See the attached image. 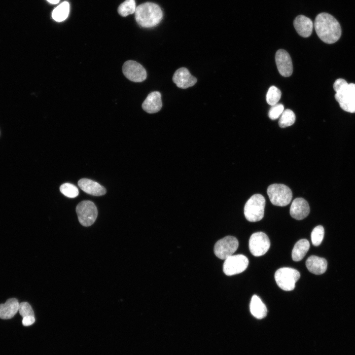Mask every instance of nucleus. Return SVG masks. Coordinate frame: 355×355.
<instances>
[{
  "label": "nucleus",
  "instance_id": "obj_18",
  "mask_svg": "<svg viewBox=\"0 0 355 355\" xmlns=\"http://www.w3.org/2000/svg\"><path fill=\"white\" fill-rule=\"evenodd\" d=\"M306 266L311 273L316 275H321L326 271L327 262L324 258L312 255L307 259Z\"/></svg>",
  "mask_w": 355,
  "mask_h": 355
},
{
  "label": "nucleus",
  "instance_id": "obj_12",
  "mask_svg": "<svg viewBox=\"0 0 355 355\" xmlns=\"http://www.w3.org/2000/svg\"><path fill=\"white\" fill-rule=\"evenodd\" d=\"M275 61L280 74L284 77L290 76L293 72V66L288 53L284 49L278 50L275 55Z\"/></svg>",
  "mask_w": 355,
  "mask_h": 355
},
{
  "label": "nucleus",
  "instance_id": "obj_31",
  "mask_svg": "<svg viewBox=\"0 0 355 355\" xmlns=\"http://www.w3.org/2000/svg\"><path fill=\"white\" fill-rule=\"evenodd\" d=\"M49 3L52 4H56L59 2L60 0H46Z\"/></svg>",
  "mask_w": 355,
  "mask_h": 355
},
{
  "label": "nucleus",
  "instance_id": "obj_15",
  "mask_svg": "<svg viewBox=\"0 0 355 355\" xmlns=\"http://www.w3.org/2000/svg\"><path fill=\"white\" fill-rule=\"evenodd\" d=\"M293 26L299 35L308 37L312 33L314 24L312 20L303 15H298L293 21Z\"/></svg>",
  "mask_w": 355,
  "mask_h": 355
},
{
  "label": "nucleus",
  "instance_id": "obj_11",
  "mask_svg": "<svg viewBox=\"0 0 355 355\" xmlns=\"http://www.w3.org/2000/svg\"><path fill=\"white\" fill-rule=\"evenodd\" d=\"M122 71L127 79L134 82H142L147 77L145 69L140 63L133 60H128L124 63Z\"/></svg>",
  "mask_w": 355,
  "mask_h": 355
},
{
  "label": "nucleus",
  "instance_id": "obj_9",
  "mask_svg": "<svg viewBox=\"0 0 355 355\" xmlns=\"http://www.w3.org/2000/svg\"><path fill=\"white\" fill-rule=\"evenodd\" d=\"M248 265V259L243 254L232 255L224 260L223 271L227 276H232L244 271Z\"/></svg>",
  "mask_w": 355,
  "mask_h": 355
},
{
  "label": "nucleus",
  "instance_id": "obj_27",
  "mask_svg": "<svg viewBox=\"0 0 355 355\" xmlns=\"http://www.w3.org/2000/svg\"><path fill=\"white\" fill-rule=\"evenodd\" d=\"M60 190L63 195L69 198L76 197L79 193L78 188L75 185L69 183L62 184Z\"/></svg>",
  "mask_w": 355,
  "mask_h": 355
},
{
  "label": "nucleus",
  "instance_id": "obj_26",
  "mask_svg": "<svg viewBox=\"0 0 355 355\" xmlns=\"http://www.w3.org/2000/svg\"><path fill=\"white\" fill-rule=\"evenodd\" d=\"M324 234V230L321 225L315 227L311 233V241L315 246H319L322 241Z\"/></svg>",
  "mask_w": 355,
  "mask_h": 355
},
{
  "label": "nucleus",
  "instance_id": "obj_28",
  "mask_svg": "<svg viewBox=\"0 0 355 355\" xmlns=\"http://www.w3.org/2000/svg\"><path fill=\"white\" fill-rule=\"evenodd\" d=\"M284 110V106L282 104H277L272 106L268 112V116L272 120L278 118Z\"/></svg>",
  "mask_w": 355,
  "mask_h": 355
},
{
  "label": "nucleus",
  "instance_id": "obj_22",
  "mask_svg": "<svg viewBox=\"0 0 355 355\" xmlns=\"http://www.w3.org/2000/svg\"><path fill=\"white\" fill-rule=\"evenodd\" d=\"M70 5L68 1H64L56 7L53 11L52 17L57 22L64 21L68 16Z\"/></svg>",
  "mask_w": 355,
  "mask_h": 355
},
{
  "label": "nucleus",
  "instance_id": "obj_17",
  "mask_svg": "<svg viewBox=\"0 0 355 355\" xmlns=\"http://www.w3.org/2000/svg\"><path fill=\"white\" fill-rule=\"evenodd\" d=\"M78 185L83 191L92 195L102 196L106 193L104 187L89 179H80L78 182Z\"/></svg>",
  "mask_w": 355,
  "mask_h": 355
},
{
  "label": "nucleus",
  "instance_id": "obj_13",
  "mask_svg": "<svg viewBox=\"0 0 355 355\" xmlns=\"http://www.w3.org/2000/svg\"><path fill=\"white\" fill-rule=\"evenodd\" d=\"M173 81L178 88L186 89L195 85L197 79L190 74L187 69L182 67L175 71Z\"/></svg>",
  "mask_w": 355,
  "mask_h": 355
},
{
  "label": "nucleus",
  "instance_id": "obj_30",
  "mask_svg": "<svg viewBox=\"0 0 355 355\" xmlns=\"http://www.w3.org/2000/svg\"><path fill=\"white\" fill-rule=\"evenodd\" d=\"M34 316H26L23 318L22 324L25 326H30L35 322Z\"/></svg>",
  "mask_w": 355,
  "mask_h": 355
},
{
  "label": "nucleus",
  "instance_id": "obj_8",
  "mask_svg": "<svg viewBox=\"0 0 355 355\" xmlns=\"http://www.w3.org/2000/svg\"><path fill=\"white\" fill-rule=\"evenodd\" d=\"M238 246L239 242L237 238L232 236H227L216 242L213 251L218 258L225 260L233 255Z\"/></svg>",
  "mask_w": 355,
  "mask_h": 355
},
{
  "label": "nucleus",
  "instance_id": "obj_4",
  "mask_svg": "<svg viewBox=\"0 0 355 355\" xmlns=\"http://www.w3.org/2000/svg\"><path fill=\"white\" fill-rule=\"evenodd\" d=\"M265 206V199L261 194L253 195L247 201L244 207L246 218L250 222L260 221L264 216Z\"/></svg>",
  "mask_w": 355,
  "mask_h": 355
},
{
  "label": "nucleus",
  "instance_id": "obj_14",
  "mask_svg": "<svg viewBox=\"0 0 355 355\" xmlns=\"http://www.w3.org/2000/svg\"><path fill=\"white\" fill-rule=\"evenodd\" d=\"M310 213V207L307 201L302 198L295 199L290 208V215L295 219L302 220Z\"/></svg>",
  "mask_w": 355,
  "mask_h": 355
},
{
  "label": "nucleus",
  "instance_id": "obj_3",
  "mask_svg": "<svg viewBox=\"0 0 355 355\" xmlns=\"http://www.w3.org/2000/svg\"><path fill=\"white\" fill-rule=\"evenodd\" d=\"M333 88L335 98L341 108L348 112L355 113V84L338 78L334 83Z\"/></svg>",
  "mask_w": 355,
  "mask_h": 355
},
{
  "label": "nucleus",
  "instance_id": "obj_16",
  "mask_svg": "<svg viewBox=\"0 0 355 355\" xmlns=\"http://www.w3.org/2000/svg\"><path fill=\"white\" fill-rule=\"evenodd\" d=\"M142 109L148 113L158 112L162 108L161 94L158 91L149 93L142 104Z\"/></svg>",
  "mask_w": 355,
  "mask_h": 355
},
{
  "label": "nucleus",
  "instance_id": "obj_7",
  "mask_svg": "<svg viewBox=\"0 0 355 355\" xmlns=\"http://www.w3.org/2000/svg\"><path fill=\"white\" fill-rule=\"evenodd\" d=\"M76 212L80 223L84 226L92 225L98 215L97 207L91 201L80 202L76 206Z\"/></svg>",
  "mask_w": 355,
  "mask_h": 355
},
{
  "label": "nucleus",
  "instance_id": "obj_21",
  "mask_svg": "<svg viewBox=\"0 0 355 355\" xmlns=\"http://www.w3.org/2000/svg\"><path fill=\"white\" fill-rule=\"evenodd\" d=\"M310 248L309 242L305 239H301L295 244L292 250V258L294 261L301 260Z\"/></svg>",
  "mask_w": 355,
  "mask_h": 355
},
{
  "label": "nucleus",
  "instance_id": "obj_25",
  "mask_svg": "<svg viewBox=\"0 0 355 355\" xmlns=\"http://www.w3.org/2000/svg\"><path fill=\"white\" fill-rule=\"evenodd\" d=\"M281 90L275 86H271L266 94V101L268 105L272 106L279 101L281 97Z\"/></svg>",
  "mask_w": 355,
  "mask_h": 355
},
{
  "label": "nucleus",
  "instance_id": "obj_6",
  "mask_svg": "<svg viewBox=\"0 0 355 355\" xmlns=\"http://www.w3.org/2000/svg\"><path fill=\"white\" fill-rule=\"evenodd\" d=\"M300 277L299 271L289 267L281 268L275 273V279L277 285L285 291L293 290Z\"/></svg>",
  "mask_w": 355,
  "mask_h": 355
},
{
  "label": "nucleus",
  "instance_id": "obj_24",
  "mask_svg": "<svg viewBox=\"0 0 355 355\" xmlns=\"http://www.w3.org/2000/svg\"><path fill=\"white\" fill-rule=\"evenodd\" d=\"M136 9L135 0H126L118 8V13L122 16H127L135 13Z\"/></svg>",
  "mask_w": 355,
  "mask_h": 355
},
{
  "label": "nucleus",
  "instance_id": "obj_5",
  "mask_svg": "<svg viewBox=\"0 0 355 355\" xmlns=\"http://www.w3.org/2000/svg\"><path fill=\"white\" fill-rule=\"evenodd\" d=\"M267 193L271 203L277 206L288 205L292 198L291 189L283 184L275 183L269 185Z\"/></svg>",
  "mask_w": 355,
  "mask_h": 355
},
{
  "label": "nucleus",
  "instance_id": "obj_19",
  "mask_svg": "<svg viewBox=\"0 0 355 355\" xmlns=\"http://www.w3.org/2000/svg\"><path fill=\"white\" fill-rule=\"evenodd\" d=\"M19 303L16 298H10L0 304V319L8 320L12 318L18 312Z\"/></svg>",
  "mask_w": 355,
  "mask_h": 355
},
{
  "label": "nucleus",
  "instance_id": "obj_29",
  "mask_svg": "<svg viewBox=\"0 0 355 355\" xmlns=\"http://www.w3.org/2000/svg\"><path fill=\"white\" fill-rule=\"evenodd\" d=\"M18 312L23 318L26 316L35 317V314L32 306L30 304L26 302L19 303Z\"/></svg>",
  "mask_w": 355,
  "mask_h": 355
},
{
  "label": "nucleus",
  "instance_id": "obj_10",
  "mask_svg": "<svg viewBox=\"0 0 355 355\" xmlns=\"http://www.w3.org/2000/svg\"><path fill=\"white\" fill-rule=\"evenodd\" d=\"M270 247V241L267 235L262 232L252 234L249 240V248L251 253L255 256L265 254Z\"/></svg>",
  "mask_w": 355,
  "mask_h": 355
},
{
  "label": "nucleus",
  "instance_id": "obj_20",
  "mask_svg": "<svg viewBox=\"0 0 355 355\" xmlns=\"http://www.w3.org/2000/svg\"><path fill=\"white\" fill-rule=\"evenodd\" d=\"M249 308L252 316L258 319L264 318L267 313L265 305L256 295H254L251 297Z\"/></svg>",
  "mask_w": 355,
  "mask_h": 355
},
{
  "label": "nucleus",
  "instance_id": "obj_1",
  "mask_svg": "<svg viewBox=\"0 0 355 355\" xmlns=\"http://www.w3.org/2000/svg\"><path fill=\"white\" fill-rule=\"evenodd\" d=\"M314 26L319 37L326 43H334L341 37L340 25L329 13L322 12L319 14L315 18Z\"/></svg>",
  "mask_w": 355,
  "mask_h": 355
},
{
  "label": "nucleus",
  "instance_id": "obj_2",
  "mask_svg": "<svg viewBox=\"0 0 355 355\" xmlns=\"http://www.w3.org/2000/svg\"><path fill=\"white\" fill-rule=\"evenodd\" d=\"M138 24L143 28H152L157 25L163 18V12L157 4L146 2L138 5L135 12Z\"/></svg>",
  "mask_w": 355,
  "mask_h": 355
},
{
  "label": "nucleus",
  "instance_id": "obj_23",
  "mask_svg": "<svg viewBox=\"0 0 355 355\" xmlns=\"http://www.w3.org/2000/svg\"><path fill=\"white\" fill-rule=\"evenodd\" d=\"M295 115L290 109L284 110L279 120V125L281 128H284L294 124L295 121Z\"/></svg>",
  "mask_w": 355,
  "mask_h": 355
}]
</instances>
